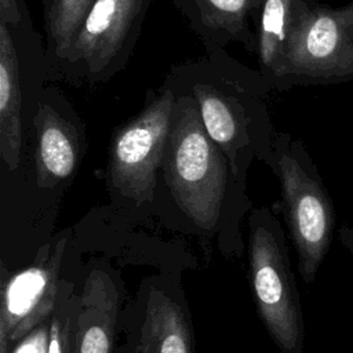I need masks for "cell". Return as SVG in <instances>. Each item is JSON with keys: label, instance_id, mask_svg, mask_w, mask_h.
<instances>
[{"label": "cell", "instance_id": "1", "mask_svg": "<svg viewBox=\"0 0 353 353\" xmlns=\"http://www.w3.org/2000/svg\"><path fill=\"white\" fill-rule=\"evenodd\" d=\"M163 83L172 92L194 99L205 131L226 156L233 175L252 154L268 159L276 132L266 97L273 90L259 69L215 48L172 65Z\"/></svg>", "mask_w": 353, "mask_h": 353}, {"label": "cell", "instance_id": "2", "mask_svg": "<svg viewBox=\"0 0 353 353\" xmlns=\"http://www.w3.org/2000/svg\"><path fill=\"white\" fill-rule=\"evenodd\" d=\"M170 131L161 168L181 211L203 229H212L226 189L228 159L211 139L194 99L174 92Z\"/></svg>", "mask_w": 353, "mask_h": 353}, {"label": "cell", "instance_id": "3", "mask_svg": "<svg viewBox=\"0 0 353 353\" xmlns=\"http://www.w3.org/2000/svg\"><path fill=\"white\" fill-rule=\"evenodd\" d=\"M280 181L281 208L305 283L314 281L335 232L336 212L317 165L299 139L276 132L266 159Z\"/></svg>", "mask_w": 353, "mask_h": 353}, {"label": "cell", "instance_id": "4", "mask_svg": "<svg viewBox=\"0 0 353 353\" xmlns=\"http://www.w3.org/2000/svg\"><path fill=\"white\" fill-rule=\"evenodd\" d=\"M248 225V277L256 312L281 353H303V313L281 225L268 207L252 210Z\"/></svg>", "mask_w": 353, "mask_h": 353}, {"label": "cell", "instance_id": "5", "mask_svg": "<svg viewBox=\"0 0 353 353\" xmlns=\"http://www.w3.org/2000/svg\"><path fill=\"white\" fill-rule=\"evenodd\" d=\"M152 1L95 0L68 51L47 72V81L94 85L124 70Z\"/></svg>", "mask_w": 353, "mask_h": 353}, {"label": "cell", "instance_id": "6", "mask_svg": "<svg viewBox=\"0 0 353 353\" xmlns=\"http://www.w3.org/2000/svg\"><path fill=\"white\" fill-rule=\"evenodd\" d=\"M47 83L46 40L30 14L15 25L0 22V156L10 171L19 167L25 128Z\"/></svg>", "mask_w": 353, "mask_h": 353}, {"label": "cell", "instance_id": "7", "mask_svg": "<svg viewBox=\"0 0 353 353\" xmlns=\"http://www.w3.org/2000/svg\"><path fill=\"white\" fill-rule=\"evenodd\" d=\"M353 80V0L341 7L313 3L287 50L274 91Z\"/></svg>", "mask_w": 353, "mask_h": 353}, {"label": "cell", "instance_id": "8", "mask_svg": "<svg viewBox=\"0 0 353 353\" xmlns=\"http://www.w3.org/2000/svg\"><path fill=\"white\" fill-rule=\"evenodd\" d=\"M174 101V92L164 83L149 88L142 109L113 132L106 168L109 182L138 205L153 200Z\"/></svg>", "mask_w": 353, "mask_h": 353}, {"label": "cell", "instance_id": "9", "mask_svg": "<svg viewBox=\"0 0 353 353\" xmlns=\"http://www.w3.org/2000/svg\"><path fill=\"white\" fill-rule=\"evenodd\" d=\"M66 239L52 254L43 247L37 261L14 273L3 283L0 306V353H10V343L25 338L32 330L50 320L58 298V281Z\"/></svg>", "mask_w": 353, "mask_h": 353}, {"label": "cell", "instance_id": "10", "mask_svg": "<svg viewBox=\"0 0 353 353\" xmlns=\"http://www.w3.org/2000/svg\"><path fill=\"white\" fill-rule=\"evenodd\" d=\"M36 181L52 188L69 179L79 167L84 150V128L65 94L46 85L32 121Z\"/></svg>", "mask_w": 353, "mask_h": 353}, {"label": "cell", "instance_id": "11", "mask_svg": "<svg viewBox=\"0 0 353 353\" xmlns=\"http://www.w3.org/2000/svg\"><path fill=\"white\" fill-rule=\"evenodd\" d=\"M205 51L226 50L239 43L247 52L256 51V18L263 0H171Z\"/></svg>", "mask_w": 353, "mask_h": 353}, {"label": "cell", "instance_id": "12", "mask_svg": "<svg viewBox=\"0 0 353 353\" xmlns=\"http://www.w3.org/2000/svg\"><path fill=\"white\" fill-rule=\"evenodd\" d=\"M119 292L110 276L94 269L87 276L74 321V353H112Z\"/></svg>", "mask_w": 353, "mask_h": 353}, {"label": "cell", "instance_id": "13", "mask_svg": "<svg viewBox=\"0 0 353 353\" xmlns=\"http://www.w3.org/2000/svg\"><path fill=\"white\" fill-rule=\"evenodd\" d=\"M317 0H263L256 17L258 69L274 91L291 37L303 12Z\"/></svg>", "mask_w": 353, "mask_h": 353}, {"label": "cell", "instance_id": "14", "mask_svg": "<svg viewBox=\"0 0 353 353\" xmlns=\"http://www.w3.org/2000/svg\"><path fill=\"white\" fill-rule=\"evenodd\" d=\"M139 353H193L192 334L181 306L160 291H150L141 328Z\"/></svg>", "mask_w": 353, "mask_h": 353}, {"label": "cell", "instance_id": "15", "mask_svg": "<svg viewBox=\"0 0 353 353\" xmlns=\"http://www.w3.org/2000/svg\"><path fill=\"white\" fill-rule=\"evenodd\" d=\"M95 0H41L47 72L70 47Z\"/></svg>", "mask_w": 353, "mask_h": 353}, {"label": "cell", "instance_id": "16", "mask_svg": "<svg viewBox=\"0 0 353 353\" xmlns=\"http://www.w3.org/2000/svg\"><path fill=\"white\" fill-rule=\"evenodd\" d=\"M79 305V299L76 303V298L70 295L68 301L62 302L54 310L50 319V338H48V349L47 353H72V347H74V334H73V317L77 314V309L74 312V306ZM79 307V306H77Z\"/></svg>", "mask_w": 353, "mask_h": 353}, {"label": "cell", "instance_id": "17", "mask_svg": "<svg viewBox=\"0 0 353 353\" xmlns=\"http://www.w3.org/2000/svg\"><path fill=\"white\" fill-rule=\"evenodd\" d=\"M51 319V317H50ZM50 338V320L32 330L10 353H47Z\"/></svg>", "mask_w": 353, "mask_h": 353}, {"label": "cell", "instance_id": "18", "mask_svg": "<svg viewBox=\"0 0 353 353\" xmlns=\"http://www.w3.org/2000/svg\"><path fill=\"white\" fill-rule=\"evenodd\" d=\"M336 234L342 245L353 255V225H342Z\"/></svg>", "mask_w": 353, "mask_h": 353}]
</instances>
